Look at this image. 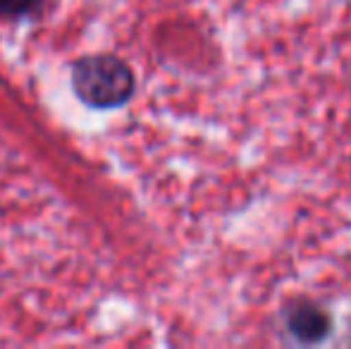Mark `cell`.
<instances>
[{
	"label": "cell",
	"instance_id": "3957f363",
	"mask_svg": "<svg viewBox=\"0 0 351 349\" xmlns=\"http://www.w3.org/2000/svg\"><path fill=\"white\" fill-rule=\"evenodd\" d=\"M43 10V0H0V19L34 17Z\"/></svg>",
	"mask_w": 351,
	"mask_h": 349
},
{
	"label": "cell",
	"instance_id": "6da1fadb",
	"mask_svg": "<svg viewBox=\"0 0 351 349\" xmlns=\"http://www.w3.org/2000/svg\"><path fill=\"white\" fill-rule=\"evenodd\" d=\"M72 86L79 101L91 108H120L134 96V70L117 56H86L74 62Z\"/></svg>",
	"mask_w": 351,
	"mask_h": 349
},
{
	"label": "cell",
	"instance_id": "7a4b0ae2",
	"mask_svg": "<svg viewBox=\"0 0 351 349\" xmlns=\"http://www.w3.org/2000/svg\"><path fill=\"white\" fill-rule=\"evenodd\" d=\"M280 328L287 342L296 347H318L335 333V316L320 302L311 297H291L282 306Z\"/></svg>",
	"mask_w": 351,
	"mask_h": 349
}]
</instances>
